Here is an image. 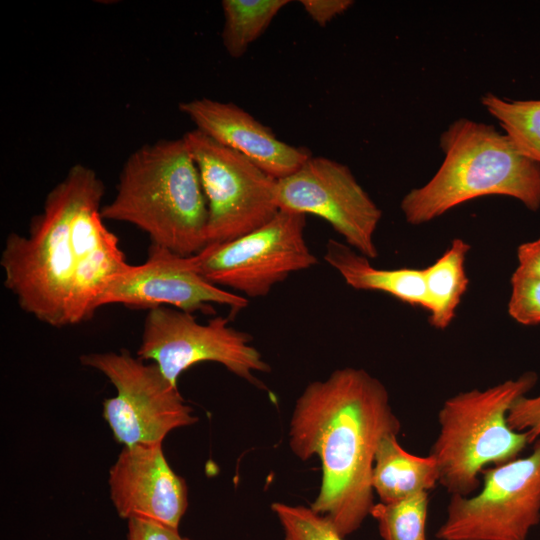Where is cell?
<instances>
[{"mask_svg": "<svg viewBox=\"0 0 540 540\" xmlns=\"http://www.w3.org/2000/svg\"><path fill=\"white\" fill-rule=\"evenodd\" d=\"M400 429L386 387L364 369H337L325 380L309 383L297 399L290 449L300 460L320 459V490L310 508L327 517L343 537L370 515L377 446Z\"/></svg>", "mask_w": 540, "mask_h": 540, "instance_id": "1", "label": "cell"}, {"mask_svg": "<svg viewBox=\"0 0 540 540\" xmlns=\"http://www.w3.org/2000/svg\"><path fill=\"white\" fill-rule=\"evenodd\" d=\"M104 220L132 224L152 244L189 257L207 245L208 206L184 138L136 149L125 161L116 194L101 207Z\"/></svg>", "mask_w": 540, "mask_h": 540, "instance_id": "2", "label": "cell"}, {"mask_svg": "<svg viewBox=\"0 0 540 540\" xmlns=\"http://www.w3.org/2000/svg\"><path fill=\"white\" fill-rule=\"evenodd\" d=\"M104 184L94 170L72 166L50 190L27 236L10 233L1 253L4 285L26 313L53 327L68 326V307L78 265L73 218Z\"/></svg>", "mask_w": 540, "mask_h": 540, "instance_id": "3", "label": "cell"}, {"mask_svg": "<svg viewBox=\"0 0 540 540\" xmlns=\"http://www.w3.org/2000/svg\"><path fill=\"white\" fill-rule=\"evenodd\" d=\"M444 159L422 187L410 190L400 208L407 223H427L467 201L500 195L540 208V164L524 156L493 125L459 118L440 136Z\"/></svg>", "mask_w": 540, "mask_h": 540, "instance_id": "4", "label": "cell"}, {"mask_svg": "<svg viewBox=\"0 0 540 540\" xmlns=\"http://www.w3.org/2000/svg\"><path fill=\"white\" fill-rule=\"evenodd\" d=\"M537 374L526 372L484 390L472 389L446 399L438 413L439 432L429 455L438 466L439 483L451 495H471L479 475L514 460L530 443L512 429L508 413L535 386Z\"/></svg>", "mask_w": 540, "mask_h": 540, "instance_id": "5", "label": "cell"}, {"mask_svg": "<svg viewBox=\"0 0 540 540\" xmlns=\"http://www.w3.org/2000/svg\"><path fill=\"white\" fill-rule=\"evenodd\" d=\"M306 215L279 210L266 224L241 237L207 244L189 256L192 268L211 284L249 298L264 297L290 274L318 259L308 247Z\"/></svg>", "mask_w": 540, "mask_h": 540, "instance_id": "6", "label": "cell"}, {"mask_svg": "<svg viewBox=\"0 0 540 540\" xmlns=\"http://www.w3.org/2000/svg\"><path fill=\"white\" fill-rule=\"evenodd\" d=\"M80 361L104 374L115 387L116 396L103 403V417L124 447L162 444L172 430L198 421L177 385L155 363L146 364L127 350L89 353Z\"/></svg>", "mask_w": 540, "mask_h": 540, "instance_id": "7", "label": "cell"}, {"mask_svg": "<svg viewBox=\"0 0 540 540\" xmlns=\"http://www.w3.org/2000/svg\"><path fill=\"white\" fill-rule=\"evenodd\" d=\"M475 495H451L439 540H528L540 522V438L531 453L482 473Z\"/></svg>", "mask_w": 540, "mask_h": 540, "instance_id": "8", "label": "cell"}, {"mask_svg": "<svg viewBox=\"0 0 540 540\" xmlns=\"http://www.w3.org/2000/svg\"><path fill=\"white\" fill-rule=\"evenodd\" d=\"M217 316L207 323L172 307L148 310L137 357L152 360L163 375L177 385L178 377L201 362H216L234 375L260 385L255 373L270 371L261 353L251 345L252 337Z\"/></svg>", "mask_w": 540, "mask_h": 540, "instance_id": "9", "label": "cell"}, {"mask_svg": "<svg viewBox=\"0 0 540 540\" xmlns=\"http://www.w3.org/2000/svg\"><path fill=\"white\" fill-rule=\"evenodd\" d=\"M183 138L207 200V244L241 237L276 215L277 179L197 129Z\"/></svg>", "mask_w": 540, "mask_h": 540, "instance_id": "10", "label": "cell"}, {"mask_svg": "<svg viewBox=\"0 0 540 540\" xmlns=\"http://www.w3.org/2000/svg\"><path fill=\"white\" fill-rule=\"evenodd\" d=\"M277 203L279 210L324 219L354 250L369 259L378 256L374 234L382 211L346 165L311 156L278 180Z\"/></svg>", "mask_w": 540, "mask_h": 540, "instance_id": "11", "label": "cell"}, {"mask_svg": "<svg viewBox=\"0 0 540 540\" xmlns=\"http://www.w3.org/2000/svg\"><path fill=\"white\" fill-rule=\"evenodd\" d=\"M110 304L146 310L167 306L193 314L213 313L212 304L237 312L247 307L248 299L205 280L188 257L151 244L144 263L129 264L108 282L97 306Z\"/></svg>", "mask_w": 540, "mask_h": 540, "instance_id": "12", "label": "cell"}, {"mask_svg": "<svg viewBox=\"0 0 540 540\" xmlns=\"http://www.w3.org/2000/svg\"><path fill=\"white\" fill-rule=\"evenodd\" d=\"M108 484L119 517L178 530L188 507V489L168 464L162 444L124 447L109 470Z\"/></svg>", "mask_w": 540, "mask_h": 540, "instance_id": "13", "label": "cell"}, {"mask_svg": "<svg viewBox=\"0 0 540 540\" xmlns=\"http://www.w3.org/2000/svg\"><path fill=\"white\" fill-rule=\"evenodd\" d=\"M201 131L219 144L249 159L279 180L298 170L312 155L306 148L292 146L241 107L209 98L179 104Z\"/></svg>", "mask_w": 540, "mask_h": 540, "instance_id": "14", "label": "cell"}, {"mask_svg": "<svg viewBox=\"0 0 540 540\" xmlns=\"http://www.w3.org/2000/svg\"><path fill=\"white\" fill-rule=\"evenodd\" d=\"M104 188L91 194L73 218L78 265L68 307V326L91 319L108 282L128 265L119 240L104 224L101 201Z\"/></svg>", "mask_w": 540, "mask_h": 540, "instance_id": "15", "label": "cell"}, {"mask_svg": "<svg viewBox=\"0 0 540 540\" xmlns=\"http://www.w3.org/2000/svg\"><path fill=\"white\" fill-rule=\"evenodd\" d=\"M324 259L356 290L382 292L411 306L425 307L423 269L376 268L369 258L335 239L326 243Z\"/></svg>", "mask_w": 540, "mask_h": 540, "instance_id": "16", "label": "cell"}, {"mask_svg": "<svg viewBox=\"0 0 540 540\" xmlns=\"http://www.w3.org/2000/svg\"><path fill=\"white\" fill-rule=\"evenodd\" d=\"M398 434L384 436L376 449L372 487L382 503H393L421 492H429L439 483V470L431 456L406 451Z\"/></svg>", "mask_w": 540, "mask_h": 540, "instance_id": "17", "label": "cell"}, {"mask_svg": "<svg viewBox=\"0 0 540 540\" xmlns=\"http://www.w3.org/2000/svg\"><path fill=\"white\" fill-rule=\"evenodd\" d=\"M470 245L455 238L450 247L431 265L423 269L425 307L429 323L436 329H446L468 287L465 260Z\"/></svg>", "mask_w": 540, "mask_h": 540, "instance_id": "18", "label": "cell"}, {"mask_svg": "<svg viewBox=\"0 0 540 540\" xmlns=\"http://www.w3.org/2000/svg\"><path fill=\"white\" fill-rule=\"evenodd\" d=\"M288 0H223L222 42L233 58L244 55L248 47L268 28Z\"/></svg>", "mask_w": 540, "mask_h": 540, "instance_id": "19", "label": "cell"}, {"mask_svg": "<svg viewBox=\"0 0 540 540\" xmlns=\"http://www.w3.org/2000/svg\"><path fill=\"white\" fill-rule=\"evenodd\" d=\"M481 104L516 148L540 164V100H510L487 92L481 97Z\"/></svg>", "mask_w": 540, "mask_h": 540, "instance_id": "20", "label": "cell"}, {"mask_svg": "<svg viewBox=\"0 0 540 540\" xmlns=\"http://www.w3.org/2000/svg\"><path fill=\"white\" fill-rule=\"evenodd\" d=\"M428 504L429 492H421L393 503H376L370 515L383 540H426Z\"/></svg>", "mask_w": 540, "mask_h": 540, "instance_id": "21", "label": "cell"}, {"mask_svg": "<svg viewBox=\"0 0 540 540\" xmlns=\"http://www.w3.org/2000/svg\"><path fill=\"white\" fill-rule=\"evenodd\" d=\"M284 540H344L330 520L310 507L275 502L271 505Z\"/></svg>", "mask_w": 540, "mask_h": 540, "instance_id": "22", "label": "cell"}, {"mask_svg": "<svg viewBox=\"0 0 540 540\" xmlns=\"http://www.w3.org/2000/svg\"><path fill=\"white\" fill-rule=\"evenodd\" d=\"M508 313L517 323H540V279L512 274Z\"/></svg>", "mask_w": 540, "mask_h": 540, "instance_id": "23", "label": "cell"}, {"mask_svg": "<svg viewBox=\"0 0 540 540\" xmlns=\"http://www.w3.org/2000/svg\"><path fill=\"white\" fill-rule=\"evenodd\" d=\"M507 419L512 429L526 433L530 443H534L540 438V395L519 398L511 407Z\"/></svg>", "mask_w": 540, "mask_h": 540, "instance_id": "24", "label": "cell"}, {"mask_svg": "<svg viewBox=\"0 0 540 540\" xmlns=\"http://www.w3.org/2000/svg\"><path fill=\"white\" fill-rule=\"evenodd\" d=\"M127 540H192L180 535L179 530L149 520H128Z\"/></svg>", "mask_w": 540, "mask_h": 540, "instance_id": "25", "label": "cell"}, {"mask_svg": "<svg viewBox=\"0 0 540 540\" xmlns=\"http://www.w3.org/2000/svg\"><path fill=\"white\" fill-rule=\"evenodd\" d=\"M354 1L351 0H301L300 4L309 17L321 27H325L338 15L347 11Z\"/></svg>", "mask_w": 540, "mask_h": 540, "instance_id": "26", "label": "cell"}, {"mask_svg": "<svg viewBox=\"0 0 540 540\" xmlns=\"http://www.w3.org/2000/svg\"><path fill=\"white\" fill-rule=\"evenodd\" d=\"M518 266L514 274L540 279V237L517 248Z\"/></svg>", "mask_w": 540, "mask_h": 540, "instance_id": "27", "label": "cell"}]
</instances>
